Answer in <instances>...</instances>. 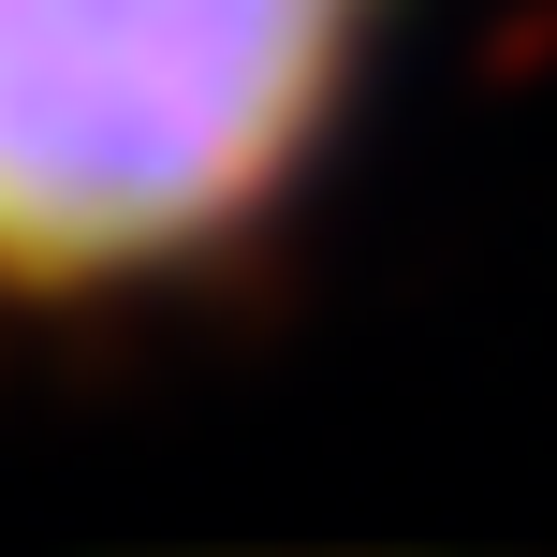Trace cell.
<instances>
[{
  "label": "cell",
  "mask_w": 557,
  "mask_h": 557,
  "mask_svg": "<svg viewBox=\"0 0 557 557\" xmlns=\"http://www.w3.org/2000/svg\"><path fill=\"white\" fill-rule=\"evenodd\" d=\"M382 0H0V294H117L294 206Z\"/></svg>",
  "instance_id": "6da1fadb"
}]
</instances>
